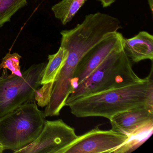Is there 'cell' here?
Instances as JSON below:
<instances>
[{"label": "cell", "instance_id": "cell-1", "mask_svg": "<svg viewBox=\"0 0 153 153\" xmlns=\"http://www.w3.org/2000/svg\"><path fill=\"white\" fill-rule=\"evenodd\" d=\"M152 71V68L143 82L81 97L67 106L76 117H102L109 120L135 107H153Z\"/></svg>", "mask_w": 153, "mask_h": 153}, {"label": "cell", "instance_id": "cell-2", "mask_svg": "<svg viewBox=\"0 0 153 153\" xmlns=\"http://www.w3.org/2000/svg\"><path fill=\"white\" fill-rule=\"evenodd\" d=\"M135 73L132 62L123 48L114 51L67 98L65 106L79 98L110 89L143 82Z\"/></svg>", "mask_w": 153, "mask_h": 153}, {"label": "cell", "instance_id": "cell-3", "mask_svg": "<svg viewBox=\"0 0 153 153\" xmlns=\"http://www.w3.org/2000/svg\"><path fill=\"white\" fill-rule=\"evenodd\" d=\"M94 45L93 40L85 35H69L62 38L60 46L68 54L53 81L51 97L44 111L45 117L59 115L67 98L74 90L72 81L79 62Z\"/></svg>", "mask_w": 153, "mask_h": 153}, {"label": "cell", "instance_id": "cell-4", "mask_svg": "<svg viewBox=\"0 0 153 153\" xmlns=\"http://www.w3.org/2000/svg\"><path fill=\"white\" fill-rule=\"evenodd\" d=\"M45 121L35 102L24 104L0 119V143L15 153L38 137Z\"/></svg>", "mask_w": 153, "mask_h": 153}, {"label": "cell", "instance_id": "cell-5", "mask_svg": "<svg viewBox=\"0 0 153 153\" xmlns=\"http://www.w3.org/2000/svg\"><path fill=\"white\" fill-rule=\"evenodd\" d=\"M45 62L35 64L22 76L0 77V119L24 104L33 102L40 87Z\"/></svg>", "mask_w": 153, "mask_h": 153}, {"label": "cell", "instance_id": "cell-6", "mask_svg": "<svg viewBox=\"0 0 153 153\" xmlns=\"http://www.w3.org/2000/svg\"><path fill=\"white\" fill-rule=\"evenodd\" d=\"M78 137L75 129L62 120H46L38 137L15 153H64Z\"/></svg>", "mask_w": 153, "mask_h": 153}, {"label": "cell", "instance_id": "cell-7", "mask_svg": "<svg viewBox=\"0 0 153 153\" xmlns=\"http://www.w3.org/2000/svg\"><path fill=\"white\" fill-rule=\"evenodd\" d=\"M125 134L113 129L102 130L98 127L78 136L64 153H111L125 142Z\"/></svg>", "mask_w": 153, "mask_h": 153}, {"label": "cell", "instance_id": "cell-8", "mask_svg": "<svg viewBox=\"0 0 153 153\" xmlns=\"http://www.w3.org/2000/svg\"><path fill=\"white\" fill-rule=\"evenodd\" d=\"M124 37L117 32L91 49L79 62L72 85L74 89L85 79L114 51L123 48Z\"/></svg>", "mask_w": 153, "mask_h": 153}, {"label": "cell", "instance_id": "cell-9", "mask_svg": "<svg viewBox=\"0 0 153 153\" xmlns=\"http://www.w3.org/2000/svg\"><path fill=\"white\" fill-rule=\"evenodd\" d=\"M112 129L129 135L153 122V107L141 106L116 114L110 120Z\"/></svg>", "mask_w": 153, "mask_h": 153}, {"label": "cell", "instance_id": "cell-10", "mask_svg": "<svg viewBox=\"0 0 153 153\" xmlns=\"http://www.w3.org/2000/svg\"><path fill=\"white\" fill-rule=\"evenodd\" d=\"M123 49L131 62L137 63L144 60L153 59V36L141 31L132 38L123 40Z\"/></svg>", "mask_w": 153, "mask_h": 153}, {"label": "cell", "instance_id": "cell-11", "mask_svg": "<svg viewBox=\"0 0 153 153\" xmlns=\"http://www.w3.org/2000/svg\"><path fill=\"white\" fill-rule=\"evenodd\" d=\"M153 122L127 135L125 142L116 148L113 153H130L133 152L145 143L153 134Z\"/></svg>", "mask_w": 153, "mask_h": 153}, {"label": "cell", "instance_id": "cell-12", "mask_svg": "<svg viewBox=\"0 0 153 153\" xmlns=\"http://www.w3.org/2000/svg\"><path fill=\"white\" fill-rule=\"evenodd\" d=\"M68 52L61 46L56 53L48 56V62L45 68L41 80V85L53 82L63 67L68 58Z\"/></svg>", "mask_w": 153, "mask_h": 153}, {"label": "cell", "instance_id": "cell-13", "mask_svg": "<svg viewBox=\"0 0 153 153\" xmlns=\"http://www.w3.org/2000/svg\"><path fill=\"white\" fill-rule=\"evenodd\" d=\"M87 0H62L52 7L55 18L63 25L70 22Z\"/></svg>", "mask_w": 153, "mask_h": 153}, {"label": "cell", "instance_id": "cell-14", "mask_svg": "<svg viewBox=\"0 0 153 153\" xmlns=\"http://www.w3.org/2000/svg\"><path fill=\"white\" fill-rule=\"evenodd\" d=\"M27 4V0H0V27L9 22L12 16Z\"/></svg>", "mask_w": 153, "mask_h": 153}, {"label": "cell", "instance_id": "cell-15", "mask_svg": "<svg viewBox=\"0 0 153 153\" xmlns=\"http://www.w3.org/2000/svg\"><path fill=\"white\" fill-rule=\"evenodd\" d=\"M22 57L18 53H8L2 59L0 63V69H8L11 71V76H22L19 65L20 59Z\"/></svg>", "mask_w": 153, "mask_h": 153}, {"label": "cell", "instance_id": "cell-16", "mask_svg": "<svg viewBox=\"0 0 153 153\" xmlns=\"http://www.w3.org/2000/svg\"><path fill=\"white\" fill-rule=\"evenodd\" d=\"M53 82L42 85L36 91L34 98L37 104L41 107H45L48 104L51 97Z\"/></svg>", "mask_w": 153, "mask_h": 153}, {"label": "cell", "instance_id": "cell-17", "mask_svg": "<svg viewBox=\"0 0 153 153\" xmlns=\"http://www.w3.org/2000/svg\"><path fill=\"white\" fill-rule=\"evenodd\" d=\"M101 3L104 8L107 7L115 2L116 0H98Z\"/></svg>", "mask_w": 153, "mask_h": 153}, {"label": "cell", "instance_id": "cell-18", "mask_svg": "<svg viewBox=\"0 0 153 153\" xmlns=\"http://www.w3.org/2000/svg\"><path fill=\"white\" fill-rule=\"evenodd\" d=\"M149 6L150 8L151 12L153 13V0H147Z\"/></svg>", "mask_w": 153, "mask_h": 153}, {"label": "cell", "instance_id": "cell-19", "mask_svg": "<svg viewBox=\"0 0 153 153\" xmlns=\"http://www.w3.org/2000/svg\"><path fill=\"white\" fill-rule=\"evenodd\" d=\"M4 150H5V149H4L3 146H2L1 143H0V153H2Z\"/></svg>", "mask_w": 153, "mask_h": 153}]
</instances>
